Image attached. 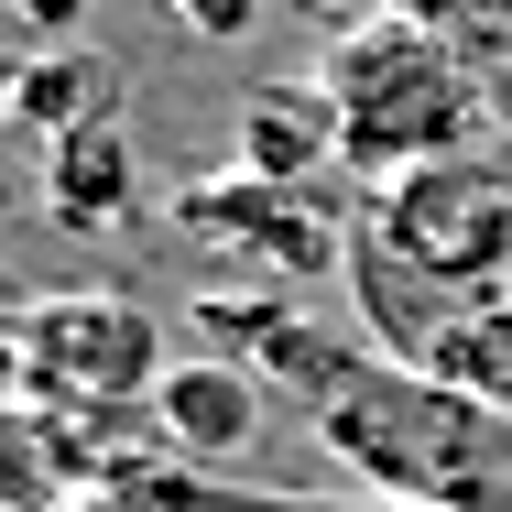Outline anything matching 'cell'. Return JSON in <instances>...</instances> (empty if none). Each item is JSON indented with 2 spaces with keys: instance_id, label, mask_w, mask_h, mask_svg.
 <instances>
[{
  "instance_id": "12",
  "label": "cell",
  "mask_w": 512,
  "mask_h": 512,
  "mask_svg": "<svg viewBox=\"0 0 512 512\" xmlns=\"http://www.w3.org/2000/svg\"><path fill=\"white\" fill-rule=\"evenodd\" d=\"M382 11H404V22H425V33H447V44H469V33H491V22H512V0H382Z\"/></svg>"
},
{
  "instance_id": "1",
  "label": "cell",
  "mask_w": 512,
  "mask_h": 512,
  "mask_svg": "<svg viewBox=\"0 0 512 512\" xmlns=\"http://www.w3.org/2000/svg\"><path fill=\"white\" fill-rule=\"evenodd\" d=\"M316 447L404 512H512V414L414 360H360L316 404Z\"/></svg>"
},
{
  "instance_id": "13",
  "label": "cell",
  "mask_w": 512,
  "mask_h": 512,
  "mask_svg": "<svg viewBox=\"0 0 512 512\" xmlns=\"http://www.w3.org/2000/svg\"><path fill=\"white\" fill-rule=\"evenodd\" d=\"M33 404V327H22V306H0V414Z\"/></svg>"
},
{
  "instance_id": "10",
  "label": "cell",
  "mask_w": 512,
  "mask_h": 512,
  "mask_svg": "<svg viewBox=\"0 0 512 512\" xmlns=\"http://www.w3.org/2000/svg\"><path fill=\"white\" fill-rule=\"evenodd\" d=\"M0 512H66V436L55 414H0Z\"/></svg>"
},
{
  "instance_id": "2",
  "label": "cell",
  "mask_w": 512,
  "mask_h": 512,
  "mask_svg": "<svg viewBox=\"0 0 512 512\" xmlns=\"http://www.w3.org/2000/svg\"><path fill=\"white\" fill-rule=\"evenodd\" d=\"M316 99L338 120V164L371 175V186H393L414 164H447V153H480V131H491V99H480L469 55L447 33L404 22V11L349 22L316 55Z\"/></svg>"
},
{
  "instance_id": "4",
  "label": "cell",
  "mask_w": 512,
  "mask_h": 512,
  "mask_svg": "<svg viewBox=\"0 0 512 512\" xmlns=\"http://www.w3.org/2000/svg\"><path fill=\"white\" fill-rule=\"evenodd\" d=\"M22 327H33V414H55V425H120L175 371L164 316L131 295H44V306H22Z\"/></svg>"
},
{
  "instance_id": "11",
  "label": "cell",
  "mask_w": 512,
  "mask_h": 512,
  "mask_svg": "<svg viewBox=\"0 0 512 512\" xmlns=\"http://www.w3.org/2000/svg\"><path fill=\"white\" fill-rule=\"evenodd\" d=\"M11 109L44 120V142H55V131H77V120H99V66H88V55H33L22 88H11Z\"/></svg>"
},
{
  "instance_id": "14",
  "label": "cell",
  "mask_w": 512,
  "mask_h": 512,
  "mask_svg": "<svg viewBox=\"0 0 512 512\" xmlns=\"http://www.w3.org/2000/svg\"><path fill=\"white\" fill-rule=\"evenodd\" d=\"M77 11H88V0H22V22H44V33H66Z\"/></svg>"
},
{
  "instance_id": "15",
  "label": "cell",
  "mask_w": 512,
  "mask_h": 512,
  "mask_svg": "<svg viewBox=\"0 0 512 512\" xmlns=\"http://www.w3.org/2000/svg\"><path fill=\"white\" fill-rule=\"evenodd\" d=\"M66 512H131V502H109V491H88V502H66Z\"/></svg>"
},
{
  "instance_id": "3",
  "label": "cell",
  "mask_w": 512,
  "mask_h": 512,
  "mask_svg": "<svg viewBox=\"0 0 512 512\" xmlns=\"http://www.w3.org/2000/svg\"><path fill=\"white\" fill-rule=\"evenodd\" d=\"M360 229L404 262L414 284H436L447 306L512 295V153L414 164V175H393V186H371Z\"/></svg>"
},
{
  "instance_id": "6",
  "label": "cell",
  "mask_w": 512,
  "mask_h": 512,
  "mask_svg": "<svg viewBox=\"0 0 512 512\" xmlns=\"http://www.w3.org/2000/svg\"><path fill=\"white\" fill-rule=\"evenodd\" d=\"M153 436L175 447V458H251V436H262V371H240V360H175L164 382H153Z\"/></svg>"
},
{
  "instance_id": "7",
  "label": "cell",
  "mask_w": 512,
  "mask_h": 512,
  "mask_svg": "<svg viewBox=\"0 0 512 512\" xmlns=\"http://www.w3.org/2000/svg\"><path fill=\"white\" fill-rule=\"evenodd\" d=\"M131 197H142V153H131V131L109 109L44 142V207L66 229H109V218H131Z\"/></svg>"
},
{
  "instance_id": "9",
  "label": "cell",
  "mask_w": 512,
  "mask_h": 512,
  "mask_svg": "<svg viewBox=\"0 0 512 512\" xmlns=\"http://www.w3.org/2000/svg\"><path fill=\"white\" fill-rule=\"evenodd\" d=\"M414 371H436V382L480 393L491 414H512V295H480V306H458V316H447V338H436Z\"/></svg>"
},
{
  "instance_id": "5",
  "label": "cell",
  "mask_w": 512,
  "mask_h": 512,
  "mask_svg": "<svg viewBox=\"0 0 512 512\" xmlns=\"http://www.w3.org/2000/svg\"><path fill=\"white\" fill-rule=\"evenodd\" d=\"M175 218L218 240L240 273H262V284H316V273H349V240H360V218H338V207L316 197V186H262V175H229V186H186Z\"/></svg>"
},
{
  "instance_id": "8",
  "label": "cell",
  "mask_w": 512,
  "mask_h": 512,
  "mask_svg": "<svg viewBox=\"0 0 512 512\" xmlns=\"http://www.w3.org/2000/svg\"><path fill=\"white\" fill-rule=\"evenodd\" d=\"M316 164H338V120H327L316 88H262V99H240V175L306 186Z\"/></svg>"
}]
</instances>
